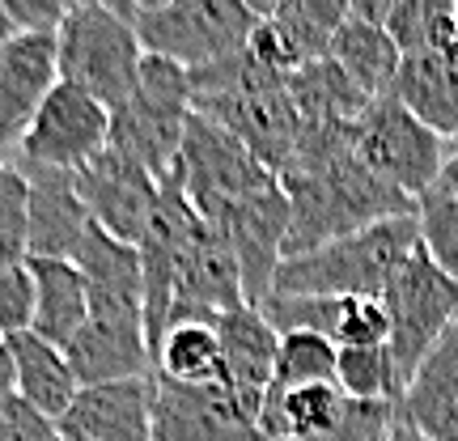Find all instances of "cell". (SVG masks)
<instances>
[{"label": "cell", "mask_w": 458, "mask_h": 441, "mask_svg": "<svg viewBox=\"0 0 458 441\" xmlns=\"http://www.w3.org/2000/svg\"><path fill=\"white\" fill-rule=\"evenodd\" d=\"M280 187L289 196L284 259L318 250V246L348 238L357 229H369L377 221L416 216V199H408L386 179H377L369 165L357 162V153H348V157L323 165V170L284 174Z\"/></svg>", "instance_id": "obj_1"}, {"label": "cell", "mask_w": 458, "mask_h": 441, "mask_svg": "<svg viewBox=\"0 0 458 441\" xmlns=\"http://www.w3.org/2000/svg\"><path fill=\"white\" fill-rule=\"evenodd\" d=\"M420 246L416 216L377 221L348 238L280 259L272 293H306V297H382L391 276Z\"/></svg>", "instance_id": "obj_2"}, {"label": "cell", "mask_w": 458, "mask_h": 441, "mask_svg": "<svg viewBox=\"0 0 458 441\" xmlns=\"http://www.w3.org/2000/svg\"><path fill=\"white\" fill-rule=\"evenodd\" d=\"M128 17L145 55H162L170 64L199 72L246 47L259 26V9L242 0H157V4H114Z\"/></svg>", "instance_id": "obj_3"}, {"label": "cell", "mask_w": 458, "mask_h": 441, "mask_svg": "<svg viewBox=\"0 0 458 441\" xmlns=\"http://www.w3.org/2000/svg\"><path fill=\"white\" fill-rule=\"evenodd\" d=\"M140 38L128 26V17L114 4H68L64 21L55 30V68L60 81L85 89L106 111L123 106L140 77Z\"/></svg>", "instance_id": "obj_4"}, {"label": "cell", "mask_w": 458, "mask_h": 441, "mask_svg": "<svg viewBox=\"0 0 458 441\" xmlns=\"http://www.w3.org/2000/svg\"><path fill=\"white\" fill-rule=\"evenodd\" d=\"M187 119H191V72L162 55H145L131 98L111 111V148L145 165L162 182L179 170Z\"/></svg>", "instance_id": "obj_5"}, {"label": "cell", "mask_w": 458, "mask_h": 441, "mask_svg": "<svg viewBox=\"0 0 458 441\" xmlns=\"http://www.w3.org/2000/svg\"><path fill=\"white\" fill-rule=\"evenodd\" d=\"M377 301H382L386 323H391V340H386L391 360L403 377V386H408V377L416 374L425 352L458 318V284L428 259L425 246H416Z\"/></svg>", "instance_id": "obj_6"}, {"label": "cell", "mask_w": 458, "mask_h": 441, "mask_svg": "<svg viewBox=\"0 0 458 441\" xmlns=\"http://www.w3.org/2000/svg\"><path fill=\"white\" fill-rule=\"evenodd\" d=\"M352 153L377 179H386L391 187H399L408 199L420 204L442 174L445 140L382 94L360 111L357 128H352Z\"/></svg>", "instance_id": "obj_7"}, {"label": "cell", "mask_w": 458, "mask_h": 441, "mask_svg": "<svg viewBox=\"0 0 458 441\" xmlns=\"http://www.w3.org/2000/svg\"><path fill=\"white\" fill-rule=\"evenodd\" d=\"M81 386H106L153 374L145 335V301L140 297L89 293V318L64 348Z\"/></svg>", "instance_id": "obj_8"}, {"label": "cell", "mask_w": 458, "mask_h": 441, "mask_svg": "<svg viewBox=\"0 0 458 441\" xmlns=\"http://www.w3.org/2000/svg\"><path fill=\"white\" fill-rule=\"evenodd\" d=\"M204 221L221 233V242L233 250L238 272H242L246 306H259L276 284V267L284 259V238H289V196L284 187H259L250 196H238L229 204H216Z\"/></svg>", "instance_id": "obj_9"}, {"label": "cell", "mask_w": 458, "mask_h": 441, "mask_svg": "<svg viewBox=\"0 0 458 441\" xmlns=\"http://www.w3.org/2000/svg\"><path fill=\"white\" fill-rule=\"evenodd\" d=\"M174 174H179L182 191H187L199 216L213 213L216 204H229V199L280 182L238 136H229L225 128H216L213 119H204L196 111L187 119V131H182V153Z\"/></svg>", "instance_id": "obj_10"}, {"label": "cell", "mask_w": 458, "mask_h": 441, "mask_svg": "<svg viewBox=\"0 0 458 441\" xmlns=\"http://www.w3.org/2000/svg\"><path fill=\"white\" fill-rule=\"evenodd\" d=\"M106 145H111V111L89 98L85 89L60 81L47 94V102L38 106V114H34L13 165H38V170L77 174Z\"/></svg>", "instance_id": "obj_11"}, {"label": "cell", "mask_w": 458, "mask_h": 441, "mask_svg": "<svg viewBox=\"0 0 458 441\" xmlns=\"http://www.w3.org/2000/svg\"><path fill=\"white\" fill-rule=\"evenodd\" d=\"M153 441H263L259 420L213 382V386H179L153 377Z\"/></svg>", "instance_id": "obj_12"}, {"label": "cell", "mask_w": 458, "mask_h": 441, "mask_svg": "<svg viewBox=\"0 0 458 441\" xmlns=\"http://www.w3.org/2000/svg\"><path fill=\"white\" fill-rule=\"evenodd\" d=\"M191 111L213 119L216 128L238 136L272 174H284L293 165L297 136H301V114H297L289 85L267 89V94H213V98H191Z\"/></svg>", "instance_id": "obj_13"}, {"label": "cell", "mask_w": 458, "mask_h": 441, "mask_svg": "<svg viewBox=\"0 0 458 441\" xmlns=\"http://www.w3.org/2000/svg\"><path fill=\"white\" fill-rule=\"evenodd\" d=\"M72 182H77V196L89 208V216L111 238H119L128 246H136L145 238L148 216L157 208V187H162L145 165H136L131 157H123V153H114L106 145L94 162L72 174Z\"/></svg>", "instance_id": "obj_14"}, {"label": "cell", "mask_w": 458, "mask_h": 441, "mask_svg": "<svg viewBox=\"0 0 458 441\" xmlns=\"http://www.w3.org/2000/svg\"><path fill=\"white\" fill-rule=\"evenodd\" d=\"M55 85V34H13L0 47V162L17 157L34 114Z\"/></svg>", "instance_id": "obj_15"}, {"label": "cell", "mask_w": 458, "mask_h": 441, "mask_svg": "<svg viewBox=\"0 0 458 441\" xmlns=\"http://www.w3.org/2000/svg\"><path fill=\"white\" fill-rule=\"evenodd\" d=\"M153 374L81 386L64 420L55 425L60 441H153Z\"/></svg>", "instance_id": "obj_16"}, {"label": "cell", "mask_w": 458, "mask_h": 441, "mask_svg": "<svg viewBox=\"0 0 458 441\" xmlns=\"http://www.w3.org/2000/svg\"><path fill=\"white\" fill-rule=\"evenodd\" d=\"M213 327L221 340V386L259 420L263 399L272 391V374H276L280 335L250 306L221 314Z\"/></svg>", "instance_id": "obj_17"}, {"label": "cell", "mask_w": 458, "mask_h": 441, "mask_svg": "<svg viewBox=\"0 0 458 441\" xmlns=\"http://www.w3.org/2000/svg\"><path fill=\"white\" fill-rule=\"evenodd\" d=\"M26 174V221H30V259H68L77 255L94 216L77 196V182L64 170L17 165Z\"/></svg>", "instance_id": "obj_18"}, {"label": "cell", "mask_w": 458, "mask_h": 441, "mask_svg": "<svg viewBox=\"0 0 458 441\" xmlns=\"http://www.w3.org/2000/svg\"><path fill=\"white\" fill-rule=\"evenodd\" d=\"M399 416L428 441H458V318L408 377Z\"/></svg>", "instance_id": "obj_19"}, {"label": "cell", "mask_w": 458, "mask_h": 441, "mask_svg": "<svg viewBox=\"0 0 458 441\" xmlns=\"http://www.w3.org/2000/svg\"><path fill=\"white\" fill-rule=\"evenodd\" d=\"M9 357H13V382H17V399L30 411H38L43 420L60 425L64 411L72 408V399L81 391V382L72 374L68 357L55 343L38 340L34 331L9 335Z\"/></svg>", "instance_id": "obj_20"}, {"label": "cell", "mask_w": 458, "mask_h": 441, "mask_svg": "<svg viewBox=\"0 0 458 441\" xmlns=\"http://www.w3.org/2000/svg\"><path fill=\"white\" fill-rule=\"evenodd\" d=\"M386 98H394L411 119L437 136L458 140V64L442 55H403Z\"/></svg>", "instance_id": "obj_21"}, {"label": "cell", "mask_w": 458, "mask_h": 441, "mask_svg": "<svg viewBox=\"0 0 458 441\" xmlns=\"http://www.w3.org/2000/svg\"><path fill=\"white\" fill-rule=\"evenodd\" d=\"M34 272V323L30 331L38 340L55 343L64 352L72 335L89 318V289L85 276L68 259H30Z\"/></svg>", "instance_id": "obj_22"}, {"label": "cell", "mask_w": 458, "mask_h": 441, "mask_svg": "<svg viewBox=\"0 0 458 441\" xmlns=\"http://www.w3.org/2000/svg\"><path fill=\"white\" fill-rule=\"evenodd\" d=\"M259 17L263 26L276 34L284 60L297 72V68L314 64V60H327V47L335 30H340V21L348 17V4L344 0H280V4L259 9Z\"/></svg>", "instance_id": "obj_23"}, {"label": "cell", "mask_w": 458, "mask_h": 441, "mask_svg": "<svg viewBox=\"0 0 458 441\" xmlns=\"http://www.w3.org/2000/svg\"><path fill=\"white\" fill-rule=\"evenodd\" d=\"M327 60L340 68L348 81L357 85L365 98H382L391 89L394 72H399V47L391 43V34L374 26V21H360V17H344L335 38L327 47Z\"/></svg>", "instance_id": "obj_24"}, {"label": "cell", "mask_w": 458, "mask_h": 441, "mask_svg": "<svg viewBox=\"0 0 458 441\" xmlns=\"http://www.w3.org/2000/svg\"><path fill=\"white\" fill-rule=\"evenodd\" d=\"M382 30L399 55H442L458 64V13L454 0H394Z\"/></svg>", "instance_id": "obj_25"}, {"label": "cell", "mask_w": 458, "mask_h": 441, "mask_svg": "<svg viewBox=\"0 0 458 441\" xmlns=\"http://www.w3.org/2000/svg\"><path fill=\"white\" fill-rule=\"evenodd\" d=\"M289 98H293L301 123H357L360 111L374 102L331 60H314V64L297 68L289 77Z\"/></svg>", "instance_id": "obj_26"}, {"label": "cell", "mask_w": 458, "mask_h": 441, "mask_svg": "<svg viewBox=\"0 0 458 441\" xmlns=\"http://www.w3.org/2000/svg\"><path fill=\"white\" fill-rule=\"evenodd\" d=\"M153 377L179 386H213L221 382V340L213 323H179L153 348Z\"/></svg>", "instance_id": "obj_27"}, {"label": "cell", "mask_w": 458, "mask_h": 441, "mask_svg": "<svg viewBox=\"0 0 458 441\" xmlns=\"http://www.w3.org/2000/svg\"><path fill=\"white\" fill-rule=\"evenodd\" d=\"M335 386L348 399H374V403H399L403 399V377L394 369L386 343H377V348H340Z\"/></svg>", "instance_id": "obj_28"}, {"label": "cell", "mask_w": 458, "mask_h": 441, "mask_svg": "<svg viewBox=\"0 0 458 441\" xmlns=\"http://www.w3.org/2000/svg\"><path fill=\"white\" fill-rule=\"evenodd\" d=\"M250 310L263 314V323L276 335H323L335 343V327H340L344 297H306V293H267L259 306Z\"/></svg>", "instance_id": "obj_29"}, {"label": "cell", "mask_w": 458, "mask_h": 441, "mask_svg": "<svg viewBox=\"0 0 458 441\" xmlns=\"http://www.w3.org/2000/svg\"><path fill=\"white\" fill-rule=\"evenodd\" d=\"M335 360L340 348L323 335H280L276 348V374H272V391L267 394H284L297 386H318V382H335Z\"/></svg>", "instance_id": "obj_30"}, {"label": "cell", "mask_w": 458, "mask_h": 441, "mask_svg": "<svg viewBox=\"0 0 458 441\" xmlns=\"http://www.w3.org/2000/svg\"><path fill=\"white\" fill-rule=\"evenodd\" d=\"M416 229H420L425 255L458 284V199L428 191L416 204Z\"/></svg>", "instance_id": "obj_31"}, {"label": "cell", "mask_w": 458, "mask_h": 441, "mask_svg": "<svg viewBox=\"0 0 458 441\" xmlns=\"http://www.w3.org/2000/svg\"><path fill=\"white\" fill-rule=\"evenodd\" d=\"M30 259V221H26V174L13 162L0 165V267Z\"/></svg>", "instance_id": "obj_32"}, {"label": "cell", "mask_w": 458, "mask_h": 441, "mask_svg": "<svg viewBox=\"0 0 458 441\" xmlns=\"http://www.w3.org/2000/svg\"><path fill=\"white\" fill-rule=\"evenodd\" d=\"M391 340V323L377 297H344L335 348H377Z\"/></svg>", "instance_id": "obj_33"}, {"label": "cell", "mask_w": 458, "mask_h": 441, "mask_svg": "<svg viewBox=\"0 0 458 441\" xmlns=\"http://www.w3.org/2000/svg\"><path fill=\"white\" fill-rule=\"evenodd\" d=\"M34 323V272L30 259L0 267V340L30 331Z\"/></svg>", "instance_id": "obj_34"}, {"label": "cell", "mask_w": 458, "mask_h": 441, "mask_svg": "<svg viewBox=\"0 0 458 441\" xmlns=\"http://www.w3.org/2000/svg\"><path fill=\"white\" fill-rule=\"evenodd\" d=\"M433 191H437V196H450V199H458V145H450V148H445L442 174H437V182H433Z\"/></svg>", "instance_id": "obj_35"}, {"label": "cell", "mask_w": 458, "mask_h": 441, "mask_svg": "<svg viewBox=\"0 0 458 441\" xmlns=\"http://www.w3.org/2000/svg\"><path fill=\"white\" fill-rule=\"evenodd\" d=\"M17 394V382H13V357H9V343L0 340V403L13 399Z\"/></svg>", "instance_id": "obj_36"}, {"label": "cell", "mask_w": 458, "mask_h": 441, "mask_svg": "<svg viewBox=\"0 0 458 441\" xmlns=\"http://www.w3.org/2000/svg\"><path fill=\"white\" fill-rule=\"evenodd\" d=\"M382 441H428V437H425V433H416V428H411L408 420L399 416V420H394V428H391V433H386Z\"/></svg>", "instance_id": "obj_37"}, {"label": "cell", "mask_w": 458, "mask_h": 441, "mask_svg": "<svg viewBox=\"0 0 458 441\" xmlns=\"http://www.w3.org/2000/svg\"><path fill=\"white\" fill-rule=\"evenodd\" d=\"M13 34H17V26L9 21V13H4V4H0V47H4V43H9Z\"/></svg>", "instance_id": "obj_38"}, {"label": "cell", "mask_w": 458, "mask_h": 441, "mask_svg": "<svg viewBox=\"0 0 458 441\" xmlns=\"http://www.w3.org/2000/svg\"><path fill=\"white\" fill-rule=\"evenodd\" d=\"M454 13H458V0H454Z\"/></svg>", "instance_id": "obj_39"}, {"label": "cell", "mask_w": 458, "mask_h": 441, "mask_svg": "<svg viewBox=\"0 0 458 441\" xmlns=\"http://www.w3.org/2000/svg\"><path fill=\"white\" fill-rule=\"evenodd\" d=\"M0 165H4V162H0Z\"/></svg>", "instance_id": "obj_40"}, {"label": "cell", "mask_w": 458, "mask_h": 441, "mask_svg": "<svg viewBox=\"0 0 458 441\" xmlns=\"http://www.w3.org/2000/svg\"><path fill=\"white\" fill-rule=\"evenodd\" d=\"M55 441H60V437H55Z\"/></svg>", "instance_id": "obj_41"}, {"label": "cell", "mask_w": 458, "mask_h": 441, "mask_svg": "<svg viewBox=\"0 0 458 441\" xmlns=\"http://www.w3.org/2000/svg\"><path fill=\"white\" fill-rule=\"evenodd\" d=\"M454 145H458V140H454Z\"/></svg>", "instance_id": "obj_42"}]
</instances>
